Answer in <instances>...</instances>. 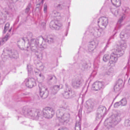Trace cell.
<instances>
[{"label":"cell","instance_id":"6da1fadb","mask_svg":"<svg viewBox=\"0 0 130 130\" xmlns=\"http://www.w3.org/2000/svg\"><path fill=\"white\" fill-rule=\"evenodd\" d=\"M121 120V115L119 114L112 115L106 119L104 125L107 128L114 127L119 123Z\"/></svg>","mask_w":130,"mask_h":130},{"label":"cell","instance_id":"7a4b0ae2","mask_svg":"<svg viewBox=\"0 0 130 130\" xmlns=\"http://www.w3.org/2000/svg\"><path fill=\"white\" fill-rule=\"evenodd\" d=\"M2 60L6 61L9 58L17 59L19 58V54L18 52L10 47H6L3 50L2 56Z\"/></svg>","mask_w":130,"mask_h":130},{"label":"cell","instance_id":"3957f363","mask_svg":"<svg viewBox=\"0 0 130 130\" xmlns=\"http://www.w3.org/2000/svg\"><path fill=\"white\" fill-rule=\"evenodd\" d=\"M56 115L58 120L63 124L68 123L70 118V113L64 109H58L56 112Z\"/></svg>","mask_w":130,"mask_h":130},{"label":"cell","instance_id":"277c9868","mask_svg":"<svg viewBox=\"0 0 130 130\" xmlns=\"http://www.w3.org/2000/svg\"><path fill=\"white\" fill-rule=\"evenodd\" d=\"M19 47L22 50H27L30 46V42L27 38H22L20 39L17 42Z\"/></svg>","mask_w":130,"mask_h":130},{"label":"cell","instance_id":"5b68a950","mask_svg":"<svg viewBox=\"0 0 130 130\" xmlns=\"http://www.w3.org/2000/svg\"><path fill=\"white\" fill-rule=\"evenodd\" d=\"M127 47L126 41L122 40L118 41L115 45L113 51L124 52Z\"/></svg>","mask_w":130,"mask_h":130},{"label":"cell","instance_id":"8992f818","mask_svg":"<svg viewBox=\"0 0 130 130\" xmlns=\"http://www.w3.org/2000/svg\"><path fill=\"white\" fill-rule=\"evenodd\" d=\"M27 114L31 118L38 119L41 116V112L39 109H37L29 108L27 110Z\"/></svg>","mask_w":130,"mask_h":130},{"label":"cell","instance_id":"52a82bcc","mask_svg":"<svg viewBox=\"0 0 130 130\" xmlns=\"http://www.w3.org/2000/svg\"><path fill=\"white\" fill-rule=\"evenodd\" d=\"M76 94L75 92L71 88L67 85H66V89L63 93L64 98L66 99H70L73 98L75 96Z\"/></svg>","mask_w":130,"mask_h":130},{"label":"cell","instance_id":"ba28073f","mask_svg":"<svg viewBox=\"0 0 130 130\" xmlns=\"http://www.w3.org/2000/svg\"><path fill=\"white\" fill-rule=\"evenodd\" d=\"M43 116L47 119H51L54 115V111L52 108L46 107L43 109Z\"/></svg>","mask_w":130,"mask_h":130},{"label":"cell","instance_id":"9c48e42d","mask_svg":"<svg viewBox=\"0 0 130 130\" xmlns=\"http://www.w3.org/2000/svg\"><path fill=\"white\" fill-rule=\"evenodd\" d=\"M84 83V80L82 77L77 76L73 79L72 81V85L75 89L79 88Z\"/></svg>","mask_w":130,"mask_h":130},{"label":"cell","instance_id":"30bf717a","mask_svg":"<svg viewBox=\"0 0 130 130\" xmlns=\"http://www.w3.org/2000/svg\"><path fill=\"white\" fill-rule=\"evenodd\" d=\"M49 26L53 30H59L61 29L63 25L59 20L54 19L50 22Z\"/></svg>","mask_w":130,"mask_h":130},{"label":"cell","instance_id":"8fae6325","mask_svg":"<svg viewBox=\"0 0 130 130\" xmlns=\"http://www.w3.org/2000/svg\"><path fill=\"white\" fill-rule=\"evenodd\" d=\"M108 23V20L107 17H102L98 20V26L101 29H105L107 27Z\"/></svg>","mask_w":130,"mask_h":130},{"label":"cell","instance_id":"7c38bea8","mask_svg":"<svg viewBox=\"0 0 130 130\" xmlns=\"http://www.w3.org/2000/svg\"><path fill=\"white\" fill-rule=\"evenodd\" d=\"M36 40L39 48L42 49L46 48L47 47V42L42 36H39Z\"/></svg>","mask_w":130,"mask_h":130},{"label":"cell","instance_id":"4fadbf2b","mask_svg":"<svg viewBox=\"0 0 130 130\" xmlns=\"http://www.w3.org/2000/svg\"><path fill=\"white\" fill-rule=\"evenodd\" d=\"M106 111V108L105 106H100L97 109L96 111V120H99L102 118L103 115L105 113Z\"/></svg>","mask_w":130,"mask_h":130},{"label":"cell","instance_id":"5bb4252c","mask_svg":"<svg viewBox=\"0 0 130 130\" xmlns=\"http://www.w3.org/2000/svg\"><path fill=\"white\" fill-rule=\"evenodd\" d=\"M99 41L96 39H93L89 42L88 45V49L90 52H92L95 50L98 46Z\"/></svg>","mask_w":130,"mask_h":130},{"label":"cell","instance_id":"9a60e30c","mask_svg":"<svg viewBox=\"0 0 130 130\" xmlns=\"http://www.w3.org/2000/svg\"><path fill=\"white\" fill-rule=\"evenodd\" d=\"M39 93L42 99H46L49 95V91L45 86H42L40 87Z\"/></svg>","mask_w":130,"mask_h":130},{"label":"cell","instance_id":"2e32d148","mask_svg":"<svg viewBox=\"0 0 130 130\" xmlns=\"http://www.w3.org/2000/svg\"><path fill=\"white\" fill-rule=\"evenodd\" d=\"M104 85V83L103 81H96L92 85V90L95 91H99L103 88Z\"/></svg>","mask_w":130,"mask_h":130},{"label":"cell","instance_id":"e0dca14e","mask_svg":"<svg viewBox=\"0 0 130 130\" xmlns=\"http://www.w3.org/2000/svg\"><path fill=\"white\" fill-rule=\"evenodd\" d=\"M118 56L112 52L111 54V56L109 57V60L108 64L110 67H113L117 63L118 61Z\"/></svg>","mask_w":130,"mask_h":130},{"label":"cell","instance_id":"ac0fdd59","mask_svg":"<svg viewBox=\"0 0 130 130\" xmlns=\"http://www.w3.org/2000/svg\"><path fill=\"white\" fill-rule=\"evenodd\" d=\"M90 33L95 38H99L102 33V29L98 27H94L91 29Z\"/></svg>","mask_w":130,"mask_h":130},{"label":"cell","instance_id":"d6986e66","mask_svg":"<svg viewBox=\"0 0 130 130\" xmlns=\"http://www.w3.org/2000/svg\"><path fill=\"white\" fill-rule=\"evenodd\" d=\"M95 100L93 99H90L86 102L85 104V106L88 110L91 111L94 108L95 105Z\"/></svg>","mask_w":130,"mask_h":130},{"label":"cell","instance_id":"ffe728a7","mask_svg":"<svg viewBox=\"0 0 130 130\" xmlns=\"http://www.w3.org/2000/svg\"><path fill=\"white\" fill-rule=\"evenodd\" d=\"M35 72L36 76L37 78L38 82L39 83H42L43 82L44 80L45 77L40 70L37 68H36L35 70Z\"/></svg>","mask_w":130,"mask_h":130},{"label":"cell","instance_id":"44dd1931","mask_svg":"<svg viewBox=\"0 0 130 130\" xmlns=\"http://www.w3.org/2000/svg\"><path fill=\"white\" fill-rule=\"evenodd\" d=\"M30 46L31 50L33 52H36L38 51L39 47L36 39H33L31 40L30 43Z\"/></svg>","mask_w":130,"mask_h":130},{"label":"cell","instance_id":"7402d4cb","mask_svg":"<svg viewBox=\"0 0 130 130\" xmlns=\"http://www.w3.org/2000/svg\"><path fill=\"white\" fill-rule=\"evenodd\" d=\"M80 67L83 70H87L91 67V63L87 60H84L80 63Z\"/></svg>","mask_w":130,"mask_h":130},{"label":"cell","instance_id":"603a6c76","mask_svg":"<svg viewBox=\"0 0 130 130\" xmlns=\"http://www.w3.org/2000/svg\"><path fill=\"white\" fill-rule=\"evenodd\" d=\"M36 85V81L35 79L32 77L29 78L26 81V85L27 87L32 88L35 86Z\"/></svg>","mask_w":130,"mask_h":130},{"label":"cell","instance_id":"cb8c5ba5","mask_svg":"<svg viewBox=\"0 0 130 130\" xmlns=\"http://www.w3.org/2000/svg\"><path fill=\"white\" fill-rule=\"evenodd\" d=\"M123 83V81L122 79H119L117 80L114 87V91L115 92H118L119 91Z\"/></svg>","mask_w":130,"mask_h":130},{"label":"cell","instance_id":"d4e9b609","mask_svg":"<svg viewBox=\"0 0 130 130\" xmlns=\"http://www.w3.org/2000/svg\"><path fill=\"white\" fill-rule=\"evenodd\" d=\"M129 31L127 29L123 30L120 33V37L122 40L126 41L129 38Z\"/></svg>","mask_w":130,"mask_h":130},{"label":"cell","instance_id":"484cf974","mask_svg":"<svg viewBox=\"0 0 130 130\" xmlns=\"http://www.w3.org/2000/svg\"><path fill=\"white\" fill-rule=\"evenodd\" d=\"M57 79L54 75H51L47 78V83L50 86H54L56 84Z\"/></svg>","mask_w":130,"mask_h":130},{"label":"cell","instance_id":"4316f807","mask_svg":"<svg viewBox=\"0 0 130 130\" xmlns=\"http://www.w3.org/2000/svg\"><path fill=\"white\" fill-rule=\"evenodd\" d=\"M127 100L125 98H123L121 101L118 102L114 104V107L115 108H118L121 106H125L127 105Z\"/></svg>","mask_w":130,"mask_h":130},{"label":"cell","instance_id":"83f0119b","mask_svg":"<svg viewBox=\"0 0 130 130\" xmlns=\"http://www.w3.org/2000/svg\"><path fill=\"white\" fill-rule=\"evenodd\" d=\"M63 87V86L62 85H55L53 86L51 89L52 93L54 95H55L60 90L62 89Z\"/></svg>","mask_w":130,"mask_h":130},{"label":"cell","instance_id":"f1b7e54d","mask_svg":"<svg viewBox=\"0 0 130 130\" xmlns=\"http://www.w3.org/2000/svg\"><path fill=\"white\" fill-rule=\"evenodd\" d=\"M51 16L54 19L57 20H59L61 18V15L60 13L55 10L52 12L51 14Z\"/></svg>","mask_w":130,"mask_h":130},{"label":"cell","instance_id":"f546056e","mask_svg":"<svg viewBox=\"0 0 130 130\" xmlns=\"http://www.w3.org/2000/svg\"><path fill=\"white\" fill-rule=\"evenodd\" d=\"M7 19L6 15L3 12L0 11V25L5 23Z\"/></svg>","mask_w":130,"mask_h":130},{"label":"cell","instance_id":"4dcf8cb0","mask_svg":"<svg viewBox=\"0 0 130 130\" xmlns=\"http://www.w3.org/2000/svg\"><path fill=\"white\" fill-rule=\"evenodd\" d=\"M35 64L37 67V69L39 70H44V66L41 62L38 60H36L35 61Z\"/></svg>","mask_w":130,"mask_h":130},{"label":"cell","instance_id":"1f68e13d","mask_svg":"<svg viewBox=\"0 0 130 130\" xmlns=\"http://www.w3.org/2000/svg\"><path fill=\"white\" fill-rule=\"evenodd\" d=\"M64 3L63 2L60 1L56 2L55 5V8L59 10L62 9L64 7Z\"/></svg>","mask_w":130,"mask_h":130},{"label":"cell","instance_id":"d6a6232c","mask_svg":"<svg viewBox=\"0 0 130 130\" xmlns=\"http://www.w3.org/2000/svg\"><path fill=\"white\" fill-rule=\"evenodd\" d=\"M45 39L47 42L49 44H52L54 42V38L52 35H48L47 36L46 39Z\"/></svg>","mask_w":130,"mask_h":130},{"label":"cell","instance_id":"836d02e7","mask_svg":"<svg viewBox=\"0 0 130 130\" xmlns=\"http://www.w3.org/2000/svg\"><path fill=\"white\" fill-rule=\"evenodd\" d=\"M112 5L116 7H120L121 5V0H111Z\"/></svg>","mask_w":130,"mask_h":130},{"label":"cell","instance_id":"e575fe53","mask_svg":"<svg viewBox=\"0 0 130 130\" xmlns=\"http://www.w3.org/2000/svg\"><path fill=\"white\" fill-rule=\"evenodd\" d=\"M111 11L116 16H117L118 15L119 10L117 9V7H112L111 9Z\"/></svg>","mask_w":130,"mask_h":130},{"label":"cell","instance_id":"d590c367","mask_svg":"<svg viewBox=\"0 0 130 130\" xmlns=\"http://www.w3.org/2000/svg\"><path fill=\"white\" fill-rule=\"evenodd\" d=\"M109 57H110V56H109V55L108 54L105 55L103 57V61H105V62H107L108 61H109Z\"/></svg>","mask_w":130,"mask_h":130},{"label":"cell","instance_id":"8d00e7d4","mask_svg":"<svg viewBox=\"0 0 130 130\" xmlns=\"http://www.w3.org/2000/svg\"><path fill=\"white\" fill-rule=\"evenodd\" d=\"M124 125L125 127H129L130 125V119L129 118L125 119L124 122Z\"/></svg>","mask_w":130,"mask_h":130},{"label":"cell","instance_id":"74e56055","mask_svg":"<svg viewBox=\"0 0 130 130\" xmlns=\"http://www.w3.org/2000/svg\"><path fill=\"white\" fill-rule=\"evenodd\" d=\"M36 55H37V57H38L39 59H41V60L42 59V54L41 52H39L38 51L37 52H36Z\"/></svg>","mask_w":130,"mask_h":130},{"label":"cell","instance_id":"f35d334b","mask_svg":"<svg viewBox=\"0 0 130 130\" xmlns=\"http://www.w3.org/2000/svg\"><path fill=\"white\" fill-rule=\"evenodd\" d=\"M9 23H6V24L5 26V28H4V33H6V32L9 29Z\"/></svg>","mask_w":130,"mask_h":130},{"label":"cell","instance_id":"ab89813d","mask_svg":"<svg viewBox=\"0 0 130 130\" xmlns=\"http://www.w3.org/2000/svg\"><path fill=\"white\" fill-rule=\"evenodd\" d=\"M58 130H68V128H67L65 127H61L58 129Z\"/></svg>","mask_w":130,"mask_h":130},{"label":"cell","instance_id":"60d3db41","mask_svg":"<svg viewBox=\"0 0 130 130\" xmlns=\"http://www.w3.org/2000/svg\"><path fill=\"white\" fill-rule=\"evenodd\" d=\"M13 3H15L19 1V0H10Z\"/></svg>","mask_w":130,"mask_h":130},{"label":"cell","instance_id":"b9f144b4","mask_svg":"<svg viewBox=\"0 0 130 130\" xmlns=\"http://www.w3.org/2000/svg\"><path fill=\"white\" fill-rule=\"evenodd\" d=\"M128 84H130V79H128Z\"/></svg>","mask_w":130,"mask_h":130},{"label":"cell","instance_id":"7bdbcfd3","mask_svg":"<svg viewBox=\"0 0 130 130\" xmlns=\"http://www.w3.org/2000/svg\"><path fill=\"white\" fill-rule=\"evenodd\" d=\"M1 74H0V78H1Z\"/></svg>","mask_w":130,"mask_h":130},{"label":"cell","instance_id":"ee69618b","mask_svg":"<svg viewBox=\"0 0 130 130\" xmlns=\"http://www.w3.org/2000/svg\"><path fill=\"white\" fill-rule=\"evenodd\" d=\"M53 1H55V0H53Z\"/></svg>","mask_w":130,"mask_h":130}]
</instances>
